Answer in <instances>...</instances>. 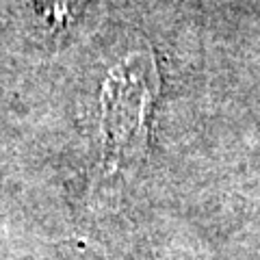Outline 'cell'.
Returning <instances> with one entry per match:
<instances>
[{
  "mask_svg": "<svg viewBox=\"0 0 260 260\" xmlns=\"http://www.w3.org/2000/svg\"><path fill=\"white\" fill-rule=\"evenodd\" d=\"M158 70L150 52L128 54L102 87L104 162L117 169L137 160L148 143V117L158 95Z\"/></svg>",
  "mask_w": 260,
  "mask_h": 260,
  "instance_id": "6da1fadb",
  "label": "cell"
},
{
  "mask_svg": "<svg viewBox=\"0 0 260 260\" xmlns=\"http://www.w3.org/2000/svg\"><path fill=\"white\" fill-rule=\"evenodd\" d=\"M83 3L85 0H37L39 9L50 15V22H54L56 26L72 22V18L78 13Z\"/></svg>",
  "mask_w": 260,
  "mask_h": 260,
  "instance_id": "7a4b0ae2",
  "label": "cell"
}]
</instances>
